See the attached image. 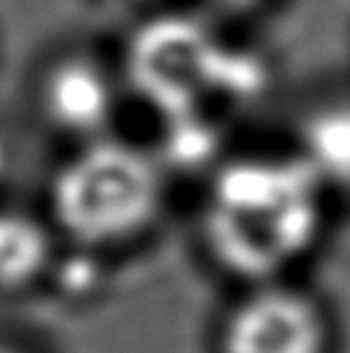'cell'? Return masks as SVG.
Segmentation results:
<instances>
[{
    "label": "cell",
    "instance_id": "52a82bcc",
    "mask_svg": "<svg viewBox=\"0 0 350 353\" xmlns=\"http://www.w3.org/2000/svg\"><path fill=\"white\" fill-rule=\"evenodd\" d=\"M289 145L332 201H350V93L332 90L307 101L294 119Z\"/></svg>",
    "mask_w": 350,
    "mask_h": 353
},
{
    "label": "cell",
    "instance_id": "8992f818",
    "mask_svg": "<svg viewBox=\"0 0 350 353\" xmlns=\"http://www.w3.org/2000/svg\"><path fill=\"white\" fill-rule=\"evenodd\" d=\"M65 245L39 204L0 196V296L49 289Z\"/></svg>",
    "mask_w": 350,
    "mask_h": 353
},
{
    "label": "cell",
    "instance_id": "277c9868",
    "mask_svg": "<svg viewBox=\"0 0 350 353\" xmlns=\"http://www.w3.org/2000/svg\"><path fill=\"white\" fill-rule=\"evenodd\" d=\"M129 106L116 52L96 44H59L37 62L29 80L34 124L59 150L119 132Z\"/></svg>",
    "mask_w": 350,
    "mask_h": 353
},
{
    "label": "cell",
    "instance_id": "6da1fadb",
    "mask_svg": "<svg viewBox=\"0 0 350 353\" xmlns=\"http://www.w3.org/2000/svg\"><path fill=\"white\" fill-rule=\"evenodd\" d=\"M332 206L289 142L229 148L201 176L196 253L232 289L299 279L327 237Z\"/></svg>",
    "mask_w": 350,
    "mask_h": 353
},
{
    "label": "cell",
    "instance_id": "9c48e42d",
    "mask_svg": "<svg viewBox=\"0 0 350 353\" xmlns=\"http://www.w3.org/2000/svg\"><path fill=\"white\" fill-rule=\"evenodd\" d=\"M101 3H106V6H111V8L116 10H127V13H132L136 19L175 6V0H101Z\"/></svg>",
    "mask_w": 350,
    "mask_h": 353
},
{
    "label": "cell",
    "instance_id": "3957f363",
    "mask_svg": "<svg viewBox=\"0 0 350 353\" xmlns=\"http://www.w3.org/2000/svg\"><path fill=\"white\" fill-rule=\"evenodd\" d=\"M229 26L198 8L175 6L142 16L134 34L116 52L129 101L147 108L160 124L175 119H216L214 103H240L258 90L243 68L250 62L227 39Z\"/></svg>",
    "mask_w": 350,
    "mask_h": 353
},
{
    "label": "cell",
    "instance_id": "5b68a950",
    "mask_svg": "<svg viewBox=\"0 0 350 353\" xmlns=\"http://www.w3.org/2000/svg\"><path fill=\"white\" fill-rule=\"evenodd\" d=\"M332 314L302 279L234 289L216 327L219 353H330Z\"/></svg>",
    "mask_w": 350,
    "mask_h": 353
},
{
    "label": "cell",
    "instance_id": "ba28073f",
    "mask_svg": "<svg viewBox=\"0 0 350 353\" xmlns=\"http://www.w3.org/2000/svg\"><path fill=\"white\" fill-rule=\"evenodd\" d=\"M281 0H198V8L222 26L240 29L268 16Z\"/></svg>",
    "mask_w": 350,
    "mask_h": 353
},
{
    "label": "cell",
    "instance_id": "30bf717a",
    "mask_svg": "<svg viewBox=\"0 0 350 353\" xmlns=\"http://www.w3.org/2000/svg\"><path fill=\"white\" fill-rule=\"evenodd\" d=\"M8 173H10V148H8V142L0 137V188L6 183Z\"/></svg>",
    "mask_w": 350,
    "mask_h": 353
},
{
    "label": "cell",
    "instance_id": "8fae6325",
    "mask_svg": "<svg viewBox=\"0 0 350 353\" xmlns=\"http://www.w3.org/2000/svg\"><path fill=\"white\" fill-rule=\"evenodd\" d=\"M0 353H19V351H13V348H3V345H0Z\"/></svg>",
    "mask_w": 350,
    "mask_h": 353
},
{
    "label": "cell",
    "instance_id": "7a4b0ae2",
    "mask_svg": "<svg viewBox=\"0 0 350 353\" xmlns=\"http://www.w3.org/2000/svg\"><path fill=\"white\" fill-rule=\"evenodd\" d=\"M175 183L152 142L119 129L59 150L39 209L68 250L111 263L163 232L173 212Z\"/></svg>",
    "mask_w": 350,
    "mask_h": 353
}]
</instances>
